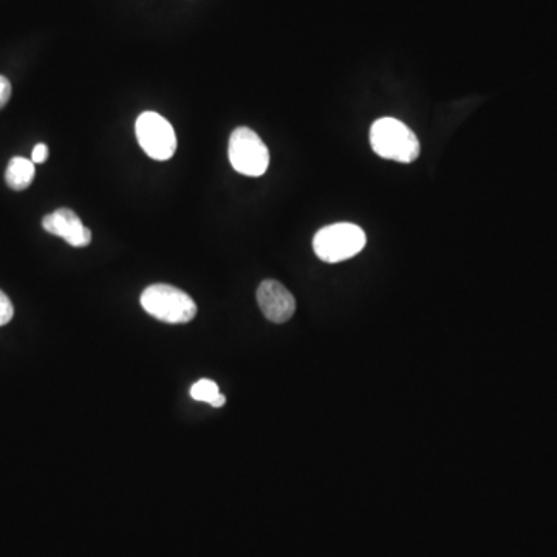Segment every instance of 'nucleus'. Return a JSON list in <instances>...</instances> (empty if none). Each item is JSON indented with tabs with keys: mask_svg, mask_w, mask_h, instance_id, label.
Listing matches in <instances>:
<instances>
[{
	"mask_svg": "<svg viewBox=\"0 0 557 557\" xmlns=\"http://www.w3.org/2000/svg\"><path fill=\"white\" fill-rule=\"evenodd\" d=\"M370 146L376 155L398 163H414L421 147L412 129L395 118H380L370 127Z\"/></svg>",
	"mask_w": 557,
	"mask_h": 557,
	"instance_id": "obj_1",
	"label": "nucleus"
},
{
	"mask_svg": "<svg viewBox=\"0 0 557 557\" xmlns=\"http://www.w3.org/2000/svg\"><path fill=\"white\" fill-rule=\"evenodd\" d=\"M141 307L147 315L166 324H186L197 315V304L180 288L154 284L141 294Z\"/></svg>",
	"mask_w": 557,
	"mask_h": 557,
	"instance_id": "obj_2",
	"label": "nucleus"
},
{
	"mask_svg": "<svg viewBox=\"0 0 557 557\" xmlns=\"http://www.w3.org/2000/svg\"><path fill=\"white\" fill-rule=\"evenodd\" d=\"M366 247V234L353 223H335L319 229L313 239L316 256L327 264L352 259Z\"/></svg>",
	"mask_w": 557,
	"mask_h": 557,
	"instance_id": "obj_3",
	"label": "nucleus"
},
{
	"mask_svg": "<svg viewBox=\"0 0 557 557\" xmlns=\"http://www.w3.org/2000/svg\"><path fill=\"white\" fill-rule=\"evenodd\" d=\"M228 155L231 166L247 177L264 175L270 165L267 144L250 127L234 130L229 138Z\"/></svg>",
	"mask_w": 557,
	"mask_h": 557,
	"instance_id": "obj_4",
	"label": "nucleus"
},
{
	"mask_svg": "<svg viewBox=\"0 0 557 557\" xmlns=\"http://www.w3.org/2000/svg\"><path fill=\"white\" fill-rule=\"evenodd\" d=\"M135 134L141 149L154 160H169L177 151L174 127L160 113H141L135 123Z\"/></svg>",
	"mask_w": 557,
	"mask_h": 557,
	"instance_id": "obj_5",
	"label": "nucleus"
},
{
	"mask_svg": "<svg viewBox=\"0 0 557 557\" xmlns=\"http://www.w3.org/2000/svg\"><path fill=\"white\" fill-rule=\"evenodd\" d=\"M257 304L268 321L284 324L293 318L296 299L287 287L277 281H264L257 288Z\"/></svg>",
	"mask_w": 557,
	"mask_h": 557,
	"instance_id": "obj_6",
	"label": "nucleus"
},
{
	"mask_svg": "<svg viewBox=\"0 0 557 557\" xmlns=\"http://www.w3.org/2000/svg\"><path fill=\"white\" fill-rule=\"evenodd\" d=\"M42 226L47 233L62 237L75 248L87 247L92 242L90 229L84 226L78 214L69 208H59L48 214L42 219Z\"/></svg>",
	"mask_w": 557,
	"mask_h": 557,
	"instance_id": "obj_7",
	"label": "nucleus"
},
{
	"mask_svg": "<svg viewBox=\"0 0 557 557\" xmlns=\"http://www.w3.org/2000/svg\"><path fill=\"white\" fill-rule=\"evenodd\" d=\"M35 163L24 157L11 158L5 172V182L13 191H24L35 180Z\"/></svg>",
	"mask_w": 557,
	"mask_h": 557,
	"instance_id": "obj_8",
	"label": "nucleus"
},
{
	"mask_svg": "<svg viewBox=\"0 0 557 557\" xmlns=\"http://www.w3.org/2000/svg\"><path fill=\"white\" fill-rule=\"evenodd\" d=\"M191 397L195 401L211 404L212 407H222L226 398L219 392V386L211 380H200L191 387Z\"/></svg>",
	"mask_w": 557,
	"mask_h": 557,
	"instance_id": "obj_9",
	"label": "nucleus"
},
{
	"mask_svg": "<svg viewBox=\"0 0 557 557\" xmlns=\"http://www.w3.org/2000/svg\"><path fill=\"white\" fill-rule=\"evenodd\" d=\"M14 307L11 304L10 298L4 291L0 290V327L7 325L13 319Z\"/></svg>",
	"mask_w": 557,
	"mask_h": 557,
	"instance_id": "obj_10",
	"label": "nucleus"
},
{
	"mask_svg": "<svg viewBox=\"0 0 557 557\" xmlns=\"http://www.w3.org/2000/svg\"><path fill=\"white\" fill-rule=\"evenodd\" d=\"M11 98V83L5 76L0 75V109L7 106Z\"/></svg>",
	"mask_w": 557,
	"mask_h": 557,
	"instance_id": "obj_11",
	"label": "nucleus"
},
{
	"mask_svg": "<svg viewBox=\"0 0 557 557\" xmlns=\"http://www.w3.org/2000/svg\"><path fill=\"white\" fill-rule=\"evenodd\" d=\"M48 157V147L47 144L39 143L36 144L35 149H33V154H31V161L35 165H42Z\"/></svg>",
	"mask_w": 557,
	"mask_h": 557,
	"instance_id": "obj_12",
	"label": "nucleus"
}]
</instances>
